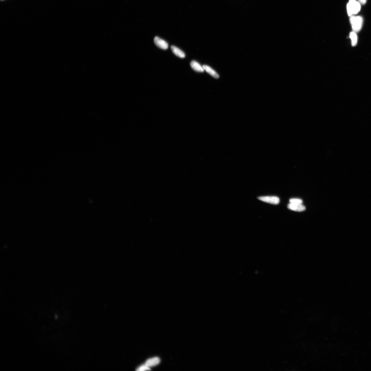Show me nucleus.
<instances>
[{
	"mask_svg": "<svg viewBox=\"0 0 371 371\" xmlns=\"http://www.w3.org/2000/svg\"><path fill=\"white\" fill-rule=\"evenodd\" d=\"M154 43L157 47L163 50L168 49L169 45L168 43L160 38L156 36L154 39Z\"/></svg>",
	"mask_w": 371,
	"mask_h": 371,
	"instance_id": "4",
	"label": "nucleus"
},
{
	"mask_svg": "<svg viewBox=\"0 0 371 371\" xmlns=\"http://www.w3.org/2000/svg\"><path fill=\"white\" fill-rule=\"evenodd\" d=\"M171 48L173 53L175 56L179 57L181 58H183L185 57V53L178 48L174 46V45H172L171 47Z\"/></svg>",
	"mask_w": 371,
	"mask_h": 371,
	"instance_id": "9",
	"label": "nucleus"
},
{
	"mask_svg": "<svg viewBox=\"0 0 371 371\" xmlns=\"http://www.w3.org/2000/svg\"><path fill=\"white\" fill-rule=\"evenodd\" d=\"M349 36L351 40L352 46H356L357 42V36L356 33L354 31L350 33Z\"/></svg>",
	"mask_w": 371,
	"mask_h": 371,
	"instance_id": "10",
	"label": "nucleus"
},
{
	"mask_svg": "<svg viewBox=\"0 0 371 371\" xmlns=\"http://www.w3.org/2000/svg\"><path fill=\"white\" fill-rule=\"evenodd\" d=\"M367 0H358V2L362 5H364L366 3Z\"/></svg>",
	"mask_w": 371,
	"mask_h": 371,
	"instance_id": "13",
	"label": "nucleus"
},
{
	"mask_svg": "<svg viewBox=\"0 0 371 371\" xmlns=\"http://www.w3.org/2000/svg\"><path fill=\"white\" fill-rule=\"evenodd\" d=\"M203 68L204 69V70L207 72L208 73L210 74L212 77H213L215 78L218 79L219 77V76L214 70L208 66L206 65H203L202 66Z\"/></svg>",
	"mask_w": 371,
	"mask_h": 371,
	"instance_id": "8",
	"label": "nucleus"
},
{
	"mask_svg": "<svg viewBox=\"0 0 371 371\" xmlns=\"http://www.w3.org/2000/svg\"><path fill=\"white\" fill-rule=\"evenodd\" d=\"M290 203L294 204H302L303 203L302 200V199L298 198H292L290 200Z\"/></svg>",
	"mask_w": 371,
	"mask_h": 371,
	"instance_id": "11",
	"label": "nucleus"
},
{
	"mask_svg": "<svg viewBox=\"0 0 371 371\" xmlns=\"http://www.w3.org/2000/svg\"><path fill=\"white\" fill-rule=\"evenodd\" d=\"M190 66L194 71L199 72H203L204 71L203 67L199 64L195 60H193L190 63Z\"/></svg>",
	"mask_w": 371,
	"mask_h": 371,
	"instance_id": "7",
	"label": "nucleus"
},
{
	"mask_svg": "<svg viewBox=\"0 0 371 371\" xmlns=\"http://www.w3.org/2000/svg\"><path fill=\"white\" fill-rule=\"evenodd\" d=\"M150 370H151V369H150V368L149 367H148L145 364L143 365H142L141 366H140L137 369L138 371H140Z\"/></svg>",
	"mask_w": 371,
	"mask_h": 371,
	"instance_id": "12",
	"label": "nucleus"
},
{
	"mask_svg": "<svg viewBox=\"0 0 371 371\" xmlns=\"http://www.w3.org/2000/svg\"><path fill=\"white\" fill-rule=\"evenodd\" d=\"M350 22L354 31H359L362 27L363 18L361 16H355L352 15L350 17Z\"/></svg>",
	"mask_w": 371,
	"mask_h": 371,
	"instance_id": "2",
	"label": "nucleus"
},
{
	"mask_svg": "<svg viewBox=\"0 0 371 371\" xmlns=\"http://www.w3.org/2000/svg\"><path fill=\"white\" fill-rule=\"evenodd\" d=\"M160 362V358L158 357H155L148 360L146 361L145 364L150 368L157 365Z\"/></svg>",
	"mask_w": 371,
	"mask_h": 371,
	"instance_id": "6",
	"label": "nucleus"
},
{
	"mask_svg": "<svg viewBox=\"0 0 371 371\" xmlns=\"http://www.w3.org/2000/svg\"><path fill=\"white\" fill-rule=\"evenodd\" d=\"M258 199L261 201L273 205L278 204L280 202L279 198L276 196L260 197Z\"/></svg>",
	"mask_w": 371,
	"mask_h": 371,
	"instance_id": "3",
	"label": "nucleus"
},
{
	"mask_svg": "<svg viewBox=\"0 0 371 371\" xmlns=\"http://www.w3.org/2000/svg\"><path fill=\"white\" fill-rule=\"evenodd\" d=\"M347 8L348 16H351L353 15L357 14L360 11L361 4L356 0H349L347 6Z\"/></svg>",
	"mask_w": 371,
	"mask_h": 371,
	"instance_id": "1",
	"label": "nucleus"
},
{
	"mask_svg": "<svg viewBox=\"0 0 371 371\" xmlns=\"http://www.w3.org/2000/svg\"><path fill=\"white\" fill-rule=\"evenodd\" d=\"M288 208L291 210L301 212L305 211L306 207L305 206L299 204H294L290 203L288 206Z\"/></svg>",
	"mask_w": 371,
	"mask_h": 371,
	"instance_id": "5",
	"label": "nucleus"
}]
</instances>
